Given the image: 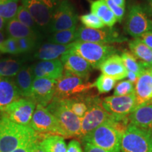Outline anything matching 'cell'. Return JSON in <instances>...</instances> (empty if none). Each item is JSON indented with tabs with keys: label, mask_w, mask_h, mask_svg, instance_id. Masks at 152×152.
<instances>
[{
	"label": "cell",
	"mask_w": 152,
	"mask_h": 152,
	"mask_svg": "<svg viewBox=\"0 0 152 152\" xmlns=\"http://www.w3.org/2000/svg\"><path fill=\"white\" fill-rule=\"evenodd\" d=\"M43 134L36 132L30 126L21 125L0 115V151L11 152L30 140Z\"/></svg>",
	"instance_id": "cell-1"
},
{
	"label": "cell",
	"mask_w": 152,
	"mask_h": 152,
	"mask_svg": "<svg viewBox=\"0 0 152 152\" xmlns=\"http://www.w3.org/2000/svg\"><path fill=\"white\" fill-rule=\"evenodd\" d=\"M109 121L99 125L82 137V142H89L109 152H121L123 135L112 126Z\"/></svg>",
	"instance_id": "cell-2"
},
{
	"label": "cell",
	"mask_w": 152,
	"mask_h": 152,
	"mask_svg": "<svg viewBox=\"0 0 152 152\" xmlns=\"http://www.w3.org/2000/svg\"><path fill=\"white\" fill-rule=\"evenodd\" d=\"M71 51L86 60L94 69H99L104 61L118 52L117 49L111 45L77 40L73 43Z\"/></svg>",
	"instance_id": "cell-3"
},
{
	"label": "cell",
	"mask_w": 152,
	"mask_h": 152,
	"mask_svg": "<svg viewBox=\"0 0 152 152\" xmlns=\"http://www.w3.org/2000/svg\"><path fill=\"white\" fill-rule=\"evenodd\" d=\"M47 109L56 118L66 137H80L81 119L66 106L64 100L53 99Z\"/></svg>",
	"instance_id": "cell-4"
},
{
	"label": "cell",
	"mask_w": 152,
	"mask_h": 152,
	"mask_svg": "<svg viewBox=\"0 0 152 152\" xmlns=\"http://www.w3.org/2000/svg\"><path fill=\"white\" fill-rule=\"evenodd\" d=\"M61 0H21L44 35H48L49 28L55 11Z\"/></svg>",
	"instance_id": "cell-5"
},
{
	"label": "cell",
	"mask_w": 152,
	"mask_h": 152,
	"mask_svg": "<svg viewBox=\"0 0 152 152\" xmlns=\"http://www.w3.org/2000/svg\"><path fill=\"white\" fill-rule=\"evenodd\" d=\"M121 152H152V131L130 123L122 137Z\"/></svg>",
	"instance_id": "cell-6"
},
{
	"label": "cell",
	"mask_w": 152,
	"mask_h": 152,
	"mask_svg": "<svg viewBox=\"0 0 152 152\" xmlns=\"http://www.w3.org/2000/svg\"><path fill=\"white\" fill-rule=\"evenodd\" d=\"M93 87V83L64 71L56 80L54 99L64 100L86 94Z\"/></svg>",
	"instance_id": "cell-7"
},
{
	"label": "cell",
	"mask_w": 152,
	"mask_h": 152,
	"mask_svg": "<svg viewBox=\"0 0 152 152\" xmlns=\"http://www.w3.org/2000/svg\"><path fill=\"white\" fill-rule=\"evenodd\" d=\"M87 103V111L84 117L81 119V132L80 140L91 131L110 121L114 117L104 109L102 106V100L99 96H88Z\"/></svg>",
	"instance_id": "cell-8"
},
{
	"label": "cell",
	"mask_w": 152,
	"mask_h": 152,
	"mask_svg": "<svg viewBox=\"0 0 152 152\" xmlns=\"http://www.w3.org/2000/svg\"><path fill=\"white\" fill-rule=\"evenodd\" d=\"M77 40L102 45H109L111 43L124 42L128 41V39L121 35L114 28L94 29L86 28L85 26H80L77 28Z\"/></svg>",
	"instance_id": "cell-9"
},
{
	"label": "cell",
	"mask_w": 152,
	"mask_h": 152,
	"mask_svg": "<svg viewBox=\"0 0 152 152\" xmlns=\"http://www.w3.org/2000/svg\"><path fill=\"white\" fill-rule=\"evenodd\" d=\"M29 126L39 134H54L67 138L56 118L46 107L39 104L36 105Z\"/></svg>",
	"instance_id": "cell-10"
},
{
	"label": "cell",
	"mask_w": 152,
	"mask_h": 152,
	"mask_svg": "<svg viewBox=\"0 0 152 152\" xmlns=\"http://www.w3.org/2000/svg\"><path fill=\"white\" fill-rule=\"evenodd\" d=\"M78 19V15L73 4L69 0H61L53 15L48 35L55 32L77 27Z\"/></svg>",
	"instance_id": "cell-11"
},
{
	"label": "cell",
	"mask_w": 152,
	"mask_h": 152,
	"mask_svg": "<svg viewBox=\"0 0 152 152\" xmlns=\"http://www.w3.org/2000/svg\"><path fill=\"white\" fill-rule=\"evenodd\" d=\"M130 36L140 38L143 34L152 31V20L142 6L134 4L130 7L125 26Z\"/></svg>",
	"instance_id": "cell-12"
},
{
	"label": "cell",
	"mask_w": 152,
	"mask_h": 152,
	"mask_svg": "<svg viewBox=\"0 0 152 152\" xmlns=\"http://www.w3.org/2000/svg\"><path fill=\"white\" fill-rule=\"evenodd\" d=\"M35 108L36 104L31 99L20 98L9 104L0 115L17 124L29 126Z\"/></svg>",
	"instance_id": "cell-13"
},
{
	"label": "cell",
	"mask_w": 152,
	"mask_h": 152,
	"mask_svg": "<svg viewBox=\"0 0 152 152\" xmlns=\"http://www.w3.org/2000/svg\"><path fill=\"white\" fill-rule=\"evenodd\" d=\"M102 106L109 114L117 118L128 117L136 109L134 92L125 96H110L102 100Z\"/></svg>",
	"instance_id": "cell-14"
},
{
	"label": "cell",
	"mask_w": 152,
	"mask_h": 152,
	"mask_svg": "<svg viewBox=\"0 0 152 152\" xmlns=\"http://www.w3.org/2000/svg\"><path fill=\"white\" fill-rule=\"evenodd\" d=\"M56 80L48 78H35L32 88L31 99L39 105L45 107L50 104L54 99Z\"/></svg>",
	"instance_id": "cell-15"
},
{
	"label": "cell",
	"mask_w": 152,
	"mask_h": 152,
	"mask_svg": "<svg viewBox=\"0 0 152 152\" xmlns=\"http://www.w3.org/2000/svg\"><path fill=\"white\" fill-rule=\"evenodd\" d=\"M60 60L64 66V71L86 80L89 79V76L93 68L90 64L80 56L70 51L62 55Z\"/></svg>",
	"instance_id": "cell-16"
},
{
	"label": "cell",
	"mask_w": 152,
	"mask_h": 152,
	"mask_svg": "<svg viewBox=\"0 0 152 152\" xmlns=\"http://www.w3.org/2000/svg\"><path fill=\"white\" fill-rule=\"evenodd\" d=\"M35 78H48L57 80L63 75L64 68L60 58L39 61L30 66Z\"/></svg>",
	"instance_id": "cell-17"
},
{
	"label": "cell",
	"mask_w": 152,
	"mask_h": 152,
	"mask_svg": "<svg viewBox=\"0 0 152 152\" xmlns=\"http://www.w3.org/2000/svg\"><path fill=\"white\" fill-rule=\"evenodd\" d=\"M134 96L136 109L152 104V76L148 68L138 77L134 86Z\"/></svg>",
	"instance_id": "cell-18"
},
{
	"label": "cell",
	"mask_w": 152,
	"mask_h": 152,
	"mask_svg": "<svg viewBox=\"0 0 152 152\" xmlns=\"http://www.w3.org/2000/svg\"><path fill=\"white\" fill-rule=\"evenodd\" d=\"M100 71L104 75L112 77L115 80L125 79L128 75V71L123 64L121 56L115 54L111 56L101 64Z\"/></svg>",
	"instance_id": "cell-19"
},
{
	"label": "cell",
	"mask_w": 152,
	"mask_h": 152,
	"mask_svg": "<svg viewBox=\"0 0 152 152\" xmlns=\"http://www.w3.org/2000/svg\"><path fill=\"white\" fill-rule=\"evenodd\" d=\"M73 43L67 45H56V44L47 42L40 45L34 52L33 57L41 61L57 59L62 55L71 50Z\"/></svg>",
	"instance_id": "cell-20"
},
{
	"label": "cell",
	"mask_w": 152,
	"mask_h": 152,
	"mask_svg": "<svg viewBox=\"0 0 152 152\" xmlns=\"http://www.w3.org/2000/svg\"><path fill=\"white\" fill-rule=\"evenodd\" d=\"M20 97L13 77H0V113Z\"/></svg>",
	"instance_id": "cell-21"
},
{
	"label": "cell",
	"mask_w": 152,
	"mask_h": 152,
	"mask_svg": "<svg viewBox=\"0 0 152 152\" xmlns=\"http://www.w3.org/2000/svg\"><path fill=\"white\" fill-rule=\"evenodd\" d=\"M20 96L23 98H31L32 88L35 77L30 66H23L18 73L13 77Z\"/></svg>",
	"instance_id": "cell-22"
},
{
	"label": "cell",
	"mask_w": 152,
	"mask_h": 152,
	"mask_svg": "<svg viewBox=\"0 0 152 152\" xmlns=\"http://www.w3.org/2000/svg\"><path fill=\"white\" fill-rule=\"evenodd\" d=\"M5 31L8 37H12L16 39L20 38L30 37L42 41L45 38V36L36 33L33 30L19 22L16 18L11 19L7 22Z\"/></svg>",
	"instance_id": "cell-23"
},
{
	"label": "cell",
	"mask_w": 152,
	"mask_h": 152,
	"mask_svg": "<svg viewBox=\"0 0 152 152\" xmlns=\"http://www.w3.org/2000/svg\"><path fill=\"white\" fill-rule=\"evenodd\" d=\"M129 118L132 124L152 131V104L137 108Z\"/></svg>",
	"instance_id": "cell-24"
},
{
	"label": "cell",
	"mask_w": 152,
	"mask_h": 152,
	"mask_svg": "<svg viewBox=\"0 0 152 152\" xmlns=\"http://www.w3.org/2000/svg\"><path fill=\"white\" fill-rule=\"evenodd\" d=\"M128 46L130 52L140 60L146 68L152 67V49L147 46L140 38L129 41Z\"/></svg>",
	"instance_id": "cell-25"
},
{
	"label": "cell",
	"mask_w": 152,
	"mask_h": 152,
	"mask_svg": "<svg viewBox=\"0 0 152 152\" xmlns=\"http://www.w3.org/2000/svg\"><path fill=\"white\" fill-rule=\"evenodd\" d=\"M91 13L97 16L108 28H113L118 21L116 17L112 12L105 0H95L91 3Z\"/></svg>",
	"instance_id": "cell-26"
},
{
	"label": "cell",
	"mask_w": 152,
	"mask_h": 152,
	"mask_svg": "<svg viewBox=\"0 0 152 152\" xmlns=\"http://www.w3.org/2000/svg\"><path fill=\"white\" fill-rule=\"evenodd\" d=\"M25 58H0V77H14L26 61Z\"/></svg>",
	"instance_id": "cell-27"
},
{
	"label": "cell",
	"mask_w": 152,
	"mask_h": 152,
	"mask_svg": "<svg viewBox=\"0 0 152 152\" xmlns=\"http://www.w3.org/2000/svg\"><path fill=\"white\" fill-rule=\"evenodd\" d=\"M64 139L59 135L47 134L39 143L46 152H66L67 145Z\"/></svg>",
	"instance_id": "cell-28"
},
{
	"label": "cell",
	"mask_w": 152,
	"mask_h": 152,
	"mask_svg": "<svg viewBox=\"0 0 152 152\" xmlns=\"http://www.w3.org/2000/svg\"><path fill=\"white\" fill-rule=\"evenodd\" d=\"M77 27L51 33L47 36L49 42L56 45H67L77 40Z\"/></svg>",
	"instance_id": "cell-29"
},
{
	"label": "cell",
	"mask_w": 152,
	"mask_h": 152,
	"mask_svg": "<svg viewBox=\"0 0 152 152\" xmlns=\"http://www.w3.org/2000/svg\"><path fill=\"white\" fill-rule=\"evenodd\" d=\"M87 98L88 96L83 94L67 99H64V102L74 114L82 119L86 113L88 108Z\"/></svg>",
	"instance_id": "cell-30"
},
{
	"label": "cell",
	"mask_w": 152,
	"mask_h": 152,
	"mask_svg": "<svg viewBox=\"0 0 152 152\" xmlns=\"http://www.w3.org/2000/svg\"><path fill=\"white\" fill-rule=\"evenodd\" d=\"M121 57L127 71L134 73L137 75L138 77L147 68L141 61H139L137 58L130 52L124 51Z\"/></svg>",
	"instance_id": "cell-31"
},
{
	"label": "cell",
	"mask_w": 152,
	"mask_h": 152,
	"mask_svg": "<svg viewBox=\"0 0 152 152\" xmlns=\"http://www.w3.org/2000/svg\"><path fill=\"white\" fill-rule=\"evenodd\" d=\"M19 22L21 23L26 27L29 28L30 29L33 30L36 33L39 34V35H43L42 33H41L40 30H39V27L36 23V22L34 20V18L32 17L31 15L28 11L26 9L23 5H20L18 7V11H17L16 17H15Z\"/></svg>",
	"instance_id": "cell-32"
},
{
	"label": "cell",
	"mask_w": 152,
	"mask_h": 152,
	"mask_svg": "<svg viewBox=\"0 0 152 152\" xmlns=\"http://www.w3.org/2000/svg\"><path fill=\"white\" fill-rule=\"evenodd\" d=\"M19 0H0V16L8 21L16 17Z\"/></svg>",
	"instance_id": "cell-33"
},
{
	"label": "cell",
	"mask_w": 152,
	"mask_h": 152,
	"mask_svg": "<svg viewBox=\"0 0 152 152\" xmlns=\"http://www.w3.org/2000/svg\"><path fill=\"white\" fill-rule=\"evenodd\" d=\"M115 80H114L109 76L101 74L95 80L94 87L97 89L99 94H104V93L109 92L115 85Z\"/></svg>",
	"instance_id": "cell-34"
},
{
	"label": "cell",
	"mask_w": 152,
	"mask_h": 152,
	"mask_svg": "<svg viewBox=\"0 0 152 152\" xmlns=\"http://www.w3.org/2000/svg\"><path fill=\"white\" fill-rule=\"evenodd\" d=\"M17 43L20 54H26L35 52L38 47L40 46L42 41L37 39L30 37H24L17 39Z\"/></svg>",
	"instance_id": "cell-35"
},
{
	"label": "cell",
	"mask_w": 152,
	"mask_h": 152,
	"mask_svg": "<svg viewBox=\"0 0 152 152\" xmlns=\"http://www.w3.org/2000/svg\"><path fill=\"white\" fill-rule=\"evenodd\" d=\"M80 20L83 26L86 28H94V29H101L105 28V25L97 16L89 13L80 16Z\"/></svg>",
	"instance_id": "cell-36"
},
{
	"label": "cell",
	"mask_w": 152,
	"mask_h": 152,
	"mask_svg": "<svg viewBox=\"0 0 152 152\" xmlns=\"http://www.w3.org/2000/svg\"><path fill=\"white\" fill-rule=\"evenodd\" d=\"M0 52L9 54L12 55H19L20 54L19 51L18 43L16 39L12 37H8L0 45Z\"/></svg>",
	"instance_id": "cell-37"
},
{
	"label": "cell",
	"mask_w": 152,
	"mask_h": 152,
	"mask_svg": "<svg viewBox=\"0 0 152 152\" xmlns=\"http://www.w3.org/2000/svg\"><path fill=\"white\" fill-rule=\"evenodd\" d=\"M134 92V84L129 80L120 82L115 85L113 96H125Z\"/></svg>",
	"instance_id": "cell-38"
},
{
	"label": "cell",
	"mask_w": 152,
	"mask_h": 152,
	"mask_svg": "<svg viewBox=\"0 0 152 152\" xmlns=\"http://www.w3.org/2000/svg\"><path fill=\"white\" fill-rule=\"evenodd\" d=\"M105 1L106 4L108 5V7H109V9H111L112 12L113 13L114 15L116 17L118 21L121 23L123 20V17H124L125 9L116 5L115 3L113 2L112 0H105Z\"/></svg>",
	"instance_id": "cell-39"
},
{
	"label": "cell",
	"mask_w": 152,
	"mask_h": 152,
	"mask_svg": "<svg viewBox=\"0 0 152 152\" xmlns=\"http://www.w3.org/2000/svg\"><path fill=\"white\" fill-rule=\"evenodd\" d=\"M45 135H47V134H43L40 138L35 139V140H30L29 142H26V143L20 145V147L11 152H32L36 146V144H37L39 142H40Z\"/></svg>",
	"instance_id": "cell-40"
},
{
	"label": "cell",
	"mask_w": 152,
	"mask_h": 152,
	"mask_svg": "<svg viewBox=\"0 0 152 152\" xmlns=\"http://www.w3.org/2000/svg\"><path fill=\"white\" fill-rule=\"evenodd\" d=\"M66 152H84L79 141L76 140H71L67 146Z\"/></svg>",
	"instance_id": "cell-41"
},
{
	"label": "cell",
	"mask_w": 152,
	"mask_h": 152,
	"mask_svg": "<svg viewBox=\"0 0 152 152\" xmlns=\"http://www.w3.org/2000/svg\"><path fill=\"white\" fill-rule=\"evenodd\" d=\"M83 144L84 147V152H109L89 142H83Z\"/></svg>",
	"instance_id": "cell-42"
},
{
	"label": "cell",
	"mask_w": 152,
	"mask_h": 152,
	"mask_svg": "<svg viewBox=\"0 0 152 152\" xmlns=\"http://www.w3.org/2000/svg\"><path fill=\"white\" fill-rule=\"evenodd\" d=\"M140 39L147 46L152 49V31L147 32L142 35Z\"/></svg>",
	"instance_id": "cell-43"
},
{
	"label": "cell",
	"mask_w": 152,
	"mask_h": 152,
	"mask_svg": "<svg viewBox=\"0 0 152 152\" xmlns=\"http://www.w3.org/2000/svg\"><path fill=\"white\" fill-rule=\"evenodd\" d=\"M126 78H128V80L131 82V83H133V84H135L137 80L138 79V76L134 73H132V72H130V71H128V75H127Z\"/></svg>",
	"instance_id": "cell-44"
},
{
	"label": "cell",
	"mask_w": 152,
	"mask_h": 152,
	"mask_svg": "<svg viewBox=\"0 0 152 152\" xmlns=\"http://www.w3.org/2000/svg\"><path fill=\"white\" fill-rule=\"evenodd\" d=\"M146 7H144L145 11H147L148 14L150 16H152V0H146Z\"/></svg>",
	"instance_id": "cell-45"
},
{
	"label": "cell",
	"mask_w": 152,
	"mask_h": 152,
	"mask_svg": "<svg viewBox=\"0 0 152 152\" xmlns=\"http://www.w3.org/2000/svg\"><path fill=\"white\" fill-rule=\"evenodd\" d=\"M39 142H39L37 144H36V146L35 147V148H34L32 152H46L45 151V149L42 147V146L40 145V143H39Z\"/></svg>",
	"instance_id": "cell-46"
},
{
	"label": "cell",
	"mask_w": 152,
	"mask_h": 152,
	"mask_svg": "<svg viewBox=\"0 0 152 152\" xmlns=\"http://www.w3.org/2000/svg\"><path fill=\"white\" fill-rule=\"evenodd\" d=\"M7 22V20L0 16V31H3L4 30H5Z\"/></svg>",
	"instance_id": "cell-47"
},
{
	"label": "cell",
	"mask_w": 152,
	"mask_h": 152,
	"mask_svg": "<svg viewBox=\"0 0 152 152\" xmlns=\"http://www.w3.org/2000/svg\"><path fill=\"white\" fill-rule=\"evenodd\" d=\"M113 2H114L115 4L119 6V7H123L125 8V0H112Z\"/></svg>",
	"instance_id": "cell-48"
},
{
	"label": "cell",
	"mask_w": 152,
	"mask_h": 152,
	"mask_svg": "<svg viewBox=\"0 0 152 152\" xmlns=\"http://www.w3.org/2000/svg\"><path fill=\"white\" fill-rule=\"evenodd\" d=\"M5 37H4V35L2 33V31H0V45H1V43L4 41Z\"/></svg>",
	"instance_id": "cell-49"
},
{
	"label": "cell",
	"mask_w": 152,
	"mask_h": 152,
	"mask_svg": "<svg viewBox=\"0 0 152 152\" xmlns=\"http://www.w3.org/2000/svg\"><path fill=\"white\" fill-rule=\"evenodd\" d=\"M149 68V70L150 73H151V76H152V67H150V68Z\"/></svg>",
	"instance_id": "cell-50"
},
{
	"label": "cell",
	"mask_w": 152,
	"mask_h": 152,
	"mask_svg": "<svg viewBox=\"0 0 152 152\" xmlns=\"http://www.w3.org/2000/svg\"><path fill=\"white\" fill-rule=\"evenodd\" d=\"M0 152H1V151H0Z\"/></svg>",
	"instance_id": "cell-51"
}]
</instances>
